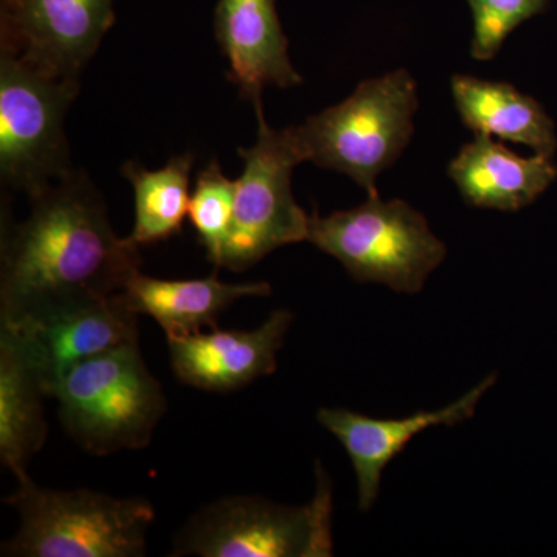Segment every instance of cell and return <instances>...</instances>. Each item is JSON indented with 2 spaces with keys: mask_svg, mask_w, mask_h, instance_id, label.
I'll list each match as a JSON object with an SVG mask.
<instances>
[{
  "mask_svg": "<svg viewBox=\"0 0 557 557\" xmlns=\"http://www.w3.org/2000/svg\"><path fill=\"white\" fill-rule=\"evenodd\" d=\"M62 428L84 453L104 457L145 449L168 410L138 343L86 359L51 392Z\"/></svg>",
  "mask_w": 557,
  "mask_h": 557,
  "instance_id": "cell-3",
  "label": "cell"
},
{
  "mask_svg": "<svg viewBox=\"0 0 557 557\" xmlns=\"http://www.w3.org/2000/svg\"><path fill=\"white\" fill-rule=\"evenodd\" d=\"M270 293L267 282L226 284L215 274L172 281L146 276L141 271L134 274L123 289L131 309L139 317L152 318L163 329L168 341L197 335L203 329H219L220 317L234 302Z\"/></svg>",
  "mask_w": 557,
  "mask_h": 557,
  "instance_id": "cell-15",
  "label": "cell"
},
{
  "mask_svg": "<svg viewBox=\"0 0 557 557\" xmlns=\"http://www.w3.org/2000/svg\"><path fill=\"white\" fill-rule=\"evenodd\" d=\"M307 242L339 260L355 281L409 295L420 293L446 258V245L421 212L380 194L347 211L310 215Z\"/></svg>",
  "mask_w": 557,
  "mask_h": 557,
  "instance_id": "cell-6",
  "label": "cell"
},
{
  "mask_svg": "<svg viewBox=\"0 0 557 557\" xmlns=\"http://www.w3.org/2000/svg\"><path fill=\"white\" fill-rule=\"evenodd\" d=\"M79 79L0 49V177L28 197L70 174L64 120Z\"/></svg>",
  "mask_w": 557,
  "mask_h": 557,
  "instance_id": "cell-7",
  "label": "cell"
},
{
  "mask_svg": "<svg viewBox=\"0 0 557 557\" xmlns=\"http://www.w3.org/2000/svg\"><path fill=\"white\" fill-rule=\"evenodd\" d=\"M17 487L5 504L20 516L17 533L0 548L7 557H143L156 508L148 498L98 491L50 490L27 469L13 472Z\"/></svg>",
  "mask_w": 557,
  "mask_h": 557,
  "instance_id": "cell-2",
  "label": "cell"
},
{
  "mask_svg": "<svg viewBox=\"0 0 557 557\" xmlns=\"http://www.w3.org/2000/svg\"><path fill=\"white\" fill-rule=\"evenodd\" d=\"M417 110L416 79L398 69L362 81L346 100L293 131L306 161L341 172L376 196V178L408 148Z\"/></svg>",
  "mask_w": 557,
  "mask_h": 557,
  "instance_id": "cell-4",
  "label": "cell"
},
{
  "mask_svg": "<svg viewBox=\"0 0 557 557\" xmlns=\"http://www.w3.org/2000/svg\"><path fill=\"white\" fill-rule=\"evenodd\" d=\"M28 199V218L2 228L0 322L20 324L110 298L138 273V245L113 233L86 172L73 170Z\"/></svg>",
  "mask_w": 557,
  "mask_h": 557,
  "instance_id": "cell-1",
  "label": "cell"
},
{
  "mask_svg": "<svg viewBox=\"0 0 557 557\" xmlns=\"http://www.w3.org/2000/svg\"><path fill=\"white\" fill-rule=\"evenodd\" d=\"M486 376L453 405L438 410H420L405 418H372L347 409H321L318 421L339 440L354 465L358 507L369 511L379 498L383 471L421 432L434 426H456L474 417L480 399L496 384Z\"/></svg>",
  "mask_w": 557,
  "mask_h": 557,
  "instance_id": "cell-12",
  "label": "cell"
},
{
  "mask_svg": "<svg viewBox=\"0 0 557 557\" xmlns=\"http://www.w3.org/2000/svg\"><path fill=\"white\" fill-rule=\"evenodd\" d=\"M113 22V0H11L0 3V47L79 79Z\"/></svg>",
  "mask_w": 557,
  "mask_h": 557,
  "instance_id": "cell-9",
  "label": "cell"
},
{
  "mask_svg": "<svg viewBox=\"0 0 557 557\" xmlns=\"http://www.w3.org/2000/svg\"><path fill=\"white\" fill-rule=\"evenodd\" d=\"M193 152L171 157L161 170L148 171L137 161H127L121 174L134 188L135 225L129 239L138 247L178 236L188 218Z\"/></svg>",
  "mask_w": 557,
  "mask_h": 557,
  "instance_id": "cell-18",
  "label": "cell"
},
{
  "mask_svg": "<svg viewBox=\"0 0 557 557\" xmlns=\"http://www.w3.org/2000/svg\"><path fill=\"white\" fill-rule=\"evenodd\" d=\"M552 0H468L474 21L471 57L491 61L505 40L531 17L544 13Z\"/></svg>",
  "mask_w": 557,
  "mask_h": 557,
  "instance_id": "cell-20",
  "label": "cell"
},
{
  "mask_svg": "<svg viewBox=\"0 0 557 557\" xmlns=\"http://www.w3.org/2000/svg\"><path fill=\"white\" fill-rule=\"evenodd\" d=\"M295 321L289 310L278 309L252 330L200 332L168 341L171 368L186 386L214 394H230L277 369V354Z\"/></svg>",
  "mask_w": 557,
  "mask_h": 557,
  "instance_id": "cell-11",
  "label": "cell"
},
{
  "mask_svg": "<svg viewBox=\"0 0 557 557\" xmlns=\"http://www.w3.org/2000/svg\"><path fill=\"white\" fill-rule=\"evenodd\" d=\"M138 317L121 292L20 324L0 322V325L10 329L20 341L38 370L47 397H51L73 366L113 348L138 343Z\"/></svg>",
  "mask_w": 557,
  "mask_h": 557,
  "instance_id": "cell-10",
  "label": "cell"
},
{
  "mask_svg": "<svg viewBox=\"0 0 557 557\" xmlns=\"http://www.w3.org/2000/svg\"><path fill=\"white\" fill-rule=\"evenodd\" d=\"M258 139L239 148L244 171L236 180L233 220L222 269L245 271L274 249L309 239L310 215L292 190L293 171L306 161L293 127L276 131L263 115L262 100L252 102Z\"/></svg>",
  "mask_w": 557,
  "mask_h": 557,
  "instance_id": "cell-8",
  "label": "cell"
},
{
  "mask_svg": "<svg viewBox=\"0 0 557 557\" xmlns=\"http://www.w3.org/2000/svg\"><path fill=\"white\" fill-rule=\"evenodd\" d=\"M215 39L228 61V79L251 102L265 87L302 84L288 57V39L274 0H219Z\"/></svg>",
  "mask_w": 557,
  "mask_h": 557,
  "instance_id": "cell-13",
  "label": "cell"
},
{
  "mask_svg": "<svg viewBox=\"0 0 557 557\" xmlns=\"http://www.w3.org/2000/svg\"><path fill=\"white\" fill-rule=\"evenodd\" d=\"M450 91L458 115L474 134L528 146L548 159L555 157V123L530 95L511 84L471 75H454Z\"/></svg>",
  "mask_w": 557,
  "mask_h": 557,
  "instance_id": "cell-16",
  "label": "cell"
},
{
  "mask_svg": "<svg viewBox=\"0 0 557 557\" xmlns=\"http://www.w3.org/2000/svg\"><path fill=\"white\" fill-rule=\"evenodd\" d=\"M11 2V0H0V3Z\"/></svg>",
  "mask_w": 557,
  "mask_h": 557,
  "instance_id": "cell-21",
  "label": "cell"
},
{
  "mask_svg": "<svg viewBox=\"0 0 557 557\" xmlns=\"http://www.w3.org/2000/svg\"><path fill=\"white\" fill-rule=\"evenodd\" d=\"M448 174L471 207L515 212L553 185L557 168L548 157H520L493 137L475 134L450 161Z\"/></svg>",
  "mask_w": 557,
  "mask_h": 557,
  "instance_id": "cell-14",
  "label": "cell"
},
{
  "mask_svg": "<svg viewBox=\"0 0 557 557\" xmlns=\"http://www.w3.org/2000/svg\"><path fill=\"white\" fill-rule=\"evenodd\" d=\"M44 397L38 370L14 333L0 325V460L11 472L27 469L46 445Z\"/></svg>",
  "mask_w": 557,
  "mask_h": 557,
  "instance_id": "cell-17",
  "label": "cell"
},
{
  "mask_svg": "<svg viewBox=\"0 0 557 557\" xmlns=\"http://www.w3.org/2000/svg\"><path fill=\"white\" fill-rule=\"evenodd\" d=\"M333 491L317 467V493L309 504L288 507L258 496H231L205 505L172 539L171 556H333Z\"/></svg>",
  "mask_w": 557,
  "mask_h": 557,
  "instance_id": "cell-5",
  "label": "cell"
},
{
  "mask_svg": "<svg viewBox=\"0 0 557 557\" xmlns=\"http://www.w3.org/2000/svg\"><path fill=\"white\" fill-rule=\"evenodd\" d=\"M234 197L236 180L233 182L226 177L219 160L212 159L197 174L190 194L188 219L215 270L222 269L223 252L233 220Z\"/></svg>",
  "mask_w": 557,
  "mask_h": 557,
  "instance_id": "cell-19",
  "label": "cell"
}]
</instances>
